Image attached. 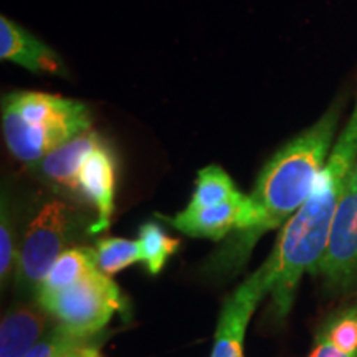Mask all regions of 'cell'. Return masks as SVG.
I'll return each instance as SVG.
<instances>
[{"label":"cell","instance_id":"cell-1","mask_svg":"<svg viewBox=\"0 0 357 357\" xmlns=\"http://www.w3.org/2000/svg\"><path fill=\"white\" fill-rule=\"evenodd\" d=\"M342 108L344 101H334L319 121L271 155L245 199L234 236L213 261L215 270H238L266 231L288 223L303 207L331 154Z\"/></svg>","mask_w":357,"mask_h":357},{"label":"cell","instance_id":"cell-2","mask_svg":"<svg viewBox=\"0 0 357 357\" xmlns=\"http://www.w3.org/2000/svg\"><path fill=\"white\" fill-rule=\"evenodd\" d=\"M357 164V98L349 121L333 146L328 162L319 172L310 197L289 218L276 240L273 252L276 273L271 288V310L276 319L291 311L301 278L316 275L328 245L339 204Z\"/></svg>","mask_w":357,"mask_h":357},{"label":"cell","instance_id":"cell-3","mask_svg":"<svg viewBox=\"0 0 357 357\" xmlns=\"http://www.w3.org/2000/svg\"><path fill=\"white\" fill-rule=\"evenodd\" d=\"M84 102L38 91L2 96V131L8 151L26 164H37L56 147L91 129Z\"/></svg>","mask_w":357,"mask_h":357},{"label":"cell","instance_id":"cell-4","mask_svg":"<svg viewBox=\"0 0 357 357\" xmlns=\"http://www.w3.org/2000/svg\"><path fill=\"white\" fill-rule=\"evenodd\" d=\"M77 220L68 204L50 199L37 208L22 236L17 253L15 281L24 294L35 296L45 275L75 240Z\"/></svg>","mask_w":357,"mask_h":357},{"label":"cell","instance_id":"cell-5","mask_svg":"<svg viewBox=\"0 0 357 357\" xmlns=\"http://www.w3.org/2000/svg\"><path fill=\"white\" fill-rule=\"evenodd\" d=\"M56 323L82 336L102 333L114 312L128 316V300L121 289L100 268L55 294L35 300Z\"/></svg>","mask_w":357,"mask_h":357},{"label":"cell","instance_id":"cell-6","mask_svg":"<svg viewBox=\"0 0 357 357\" xmlns=\"http://www.w3.org/2000/svg\"><path fill=\"white\" fill-rule=\"evenodd\" d=\"M316 275L331 291L349 293L357 288V164L334 215Z\"/></svg>","mask_w":357,"mask_h":357},{"label":"cell","instance_id":"cell-7","mask_svg":"<svg viewBox=\"0 0 357 357\" xmlns=\"http://www.w3.org/2000/svg\"><path fill=\"white\" fill-rule=\"evenodd\" d=\"M276 266L273 257L252 273L223 303L211 357H245L243 342L253 312L271 291Z\"/></svg>","mask_w":357,"mask_h":357},{"label":"cell","instance_id":"cell-8","mask_svg":"<svg viewBox=\"0 0 357 357\" xmlns=\"http://www.w3.org/2000/svg\"><path fill=\"white\" fill-rule=\"evenodd\" d=\"M75 195L96 208L98 220L91 227L93 234L108 229L114 212L116 160L113 151L105 139L83 160L77 177Z\"/></svg>","mask_w":357,"mask_h":357},{"label":"cell","instance_id":"cell-9","mask_svg":"<svg viewBox=\"0 0 357 357\" xmlns=\"http://www.w3.org/2000/svg\"><path fill=\"white\" fill-rule=\"evenodd\" d=\"M55 324V318L37 301L10 307L0 326V357H25Z\"/></svg>","mask_w":357,"mask_h":357},{"label":"cell","instance_id":"cell-10","mask_svg":"<svg viewBox=\"0 0 357 357\" xmlns=\"http://www.w3.org/2000/svg\"><path fill=\"white\" fill-rule=\"evenodd\" d=\"M0 56L33 73H66L61 58L48 45L40 42L6 15L0 17Z\"/></svg>","mask_w":357,"mask_h":357},{"label":"cell","instance_id":"cell-11","mask_svg":"<svg viewBox=\"0 0 357 357\" xmlns=\"http://www.w3.org/2000/svg\"><path fill=\"white\" fill-rule=\"evenodd\" d=\"M102 141V137L93 129H88L73 137L63 146L56 147L50 154L35 164V172L43 181L70 194L77 192V177L83 160L95 147Z\"/></svg>","mask_w":357,"mask_h":357},{"label":"cell","instance_id":"cell-12","mask_svg":"<svg viewBox=\"0 0 357 357\" xmlns=\"http://www.w3.org/2000/svg\"><path fill=\"white\" fill-rule=\"evenodd\" d=\"M245 199H247V195L242 199L231 200V202L215 205V207L200 208V211L184 208L174 217L162 215V218L182 234L195 236V238H211L218 242L235 230Z\"/></svg>","mask_w":357,"mask_h":357},{"label":"cell","instance_id":"cell-13","mask_svg":"<svg viewBox=\"0 0 357 357\" xmlns=\"http://www.w3.org/2000/svg\"><path fill=\"white\" fill-rule=\"evenodd\" d=\"M98 268L95 250L86 247H70L66 248L53 263L48 273L35 293L33 300L48 294H55L61 289L71 287L77 281L95 271Z\"/></svg>","mask_w":357,"mask_h":357},{"label":"cell","instance_id":"cell-14","mask_svg":"<svg viewBox=\"0 0 357 357\" xmlns=\"http://www.w3.org/2000/svg\"><path fill=\"white\" fill-rule=\"evenodd\" d=\"M245 195L236 189L235 182L220 166H207L200 169L195 181V190L187 211H200V208L215 207V205L242 199Z\"/></svg>","mask_w":357,"mask_h":357},{"label":"cell","instance_id":"cell-15","mask_svg":"<svg viewBox=\"0 0 357 357\" xmlns=\"http://www.w3.org/2000/svg\"><path fill=\"white\" fill-rule=\"evenodd\" d=\"M137 242L141 245L142 263L151 275H159L167 265L169 258L181 247V242L169 236L155 222H146L141 225Z\"/></svg>","mask_w":357,"mask_h":357},{"label":"cell","instance_id":"cell-16","mask_svg":"<svg viewBox=\"0 0 357 357\" xmlns=\"http://www.w3.org/2000/svg\"><path fill=\"white\" fill-rule=\"evenodd\" d=\"M95 257L98 268L108 276L126 270L134 263L142 261L139 242L137 240L118 238V236H113V238L108 236V238L98 240Z\"/></svg>","mask_w":357,"mask_h":357},{"label":"cell","instance_id":"cell-17","mask_svg":"<svg viewBox=\"0 0 357 357\" xmlns=\"http://www.w3.org/2000/svg\"><path fill=\"white\" fill-rule=\"evenodd\" d=\"M17 253L15 248V229H13V217L10 207V197L2 192V205H0V281L2 288L15 278L17 270Z\"/></svg>","mask_w":357,"mask_h":357},{"label":"cell","instance_id":"cell-18","mask_svg":"<svg viewBox=\"0 0 357 357\" xmlns=\"http://www.w3.org/2000/svg\"><path fill=\"white\" fill-rule=\"evenodd\" d=\"M100 334H95V336H82V334L70 331L65 326L56 323L32 349L26 352L25 357H60L66 354V352H70L71 349H75V347L95 341V339L100 337Z\"/></svg>","mask_w":357,"mask_h":357},{"label":"cell","instance_id":"cell-19","mask_svg":"<svg viewBox=\"0 0 357 357\" xmlns=\"http://www.w3.org/2000/svg\"><path fill=\"white\" fill-rule=\"evenodd\" d=\"M310 357H357V352L347 351L344 347L334 344L323 329H318L314 336V346Z\"/></svg>","mask_w":357,"mask_h":357},{"label":"cell","instance_id":"cell-20","mask_svg":"<svg viewBox=\"0 0 357 357\" xmlns=\"http://www.w3.org/2000/svg\"><path fill=\"white\" fill-rule=\"evenodd\" d=\"M101 342L102 339L100 336L98 339H95V341L88 342V344H83L79 347H75V349H71L70 352H66V354L60 357H102L100 352Z\"/></svg>","mask_w":357,"mask_h":357}]
</instances>
